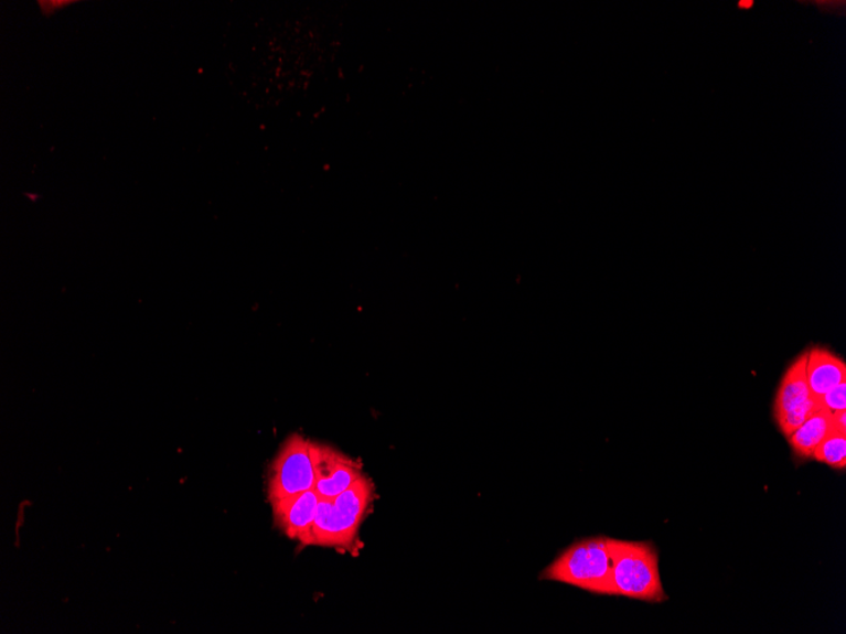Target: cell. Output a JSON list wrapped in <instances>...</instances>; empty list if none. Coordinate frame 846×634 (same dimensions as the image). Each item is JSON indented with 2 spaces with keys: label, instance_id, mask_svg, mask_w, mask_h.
<instances>
[{
  "label": "cell",
  "instance_id": "cell-6",
  "mask_svg": "<svg viewBox=\"0 0 846 634\" xmlns=\"http://www.w3.org/2000/svg\"><path fill=\"white\" fill-rule=\"evenodd\" d=\"M320 495L313 490L271 502L276 525L290 538L310 546Z\"/></svg>",
  "mask_w": 846,
  "mask_h": 634
},
{
  "label": "cell",
  "instance_id": "cell-12",
  "mask_svg": "<svg viewBox=\"0 0 846 634\" xmlns=\"http://www.w3.org/2000/svg\"><path fill=\"white\" fill-rule=\"evenodd\" d=\"M823 408L835 412V410L846 409V382L837 385L823 397L815 398Z\"/></svg>",
  "mask_w": 846,
  "mask_h": 634
},
{
  "label": "cell",
  "instance_id": "cell-5",
  "mask_svg": "<svg viewBox=\"0 0 846 634\" xmlns=\"http://www.w3.org/2000/svg\"><path fill=\"white\" fill-rule=\"evenodd\" d=\"M315 483L320 498H333L352 487L365 474L363 464L332 445L311 441Z\"/></svg>",
  "mask_w": 846,
  "mask_h": 634
},
{
  "label": "cell",
  "instance_id": "cell-1",
  "mask_svg": "<svg viewBox=\"0 0 846 634\" xmlns=\"http://www.w3.org/2000/svg\"><path fill=\"white\" fill-rule=\"evenodd\" d=\"M375 499L377 491L366 475L344 493L333 498H320L310 546L353 551L358 530L373 511Z\"/></svg>",
  "mask_w": 846,
  "mask_h": 634
},
{
  "label": "cell",
  "instance_id": "cell-13",
  "mask_svg": "<svg viewBox=\"0 0 846 634\" xmlns=\"http://www.w3.org/2000/svg\"><path fill=\"white\" fill-rule=\"evenodd\" d=\"M834 430L846 433V409L835 410L832 415Z\"/></svg>",
  "mask_w": 846,
  "mask_h": 634
},
{
  "label": "cell",
  "instance_id": "cell-8",
  "mask_svg": "<svg viewBox=\"0 0 846 634\" xmlns=\"http://www.w3.org/2000/svg\"><path fill=\"white\" fill-rule=\"evenodd\" d=\"M807 357L808 350L803 351L785 370L775 394L774 418L789 412L812 397L806 374Z\"/></svg>",
  "mask_w": 846,
  "mask_h": 634
},
{
  "label": "cell",
  "instance_id": "cell-7",
  "mask_svg": "<svg viewBox=\"0 0 846 634\" xmlns=\"http://www.w3.org/2000/svg\"><path fill=\"white\" fill-rule=\"evenodd\" d=\"M806 374L812 397L820 398L846 382V364L832 350L814 347L808 350Z\"/></svg>",
  "mask_w": 846,
  "mask_h": 634
},
{
  "label": "cell",
  "instance_id": "cell-9",
  "mask_svg": "<svg viewBox=\"0 0 846 634\" xmlns=\"http://www.w3.org/2000/svg\"><path fill=\"white\" fill-rule=\"evenodd\" d=\"M831 410L825 408L816 410L796 432L789 437L791 449L800 459H811L828 433L834 430Z\"/></svg>",
  "mask_w": 846,
  "mask_h": 634
},
{
  "label": "cell",
  "instance_id": "cell-11",
  "mask_svg": "<svg viewBox=\"0 0 846 634\" xmlns=\"http://www.w3.org/2000/svg\"><path fill=\"white\" fill-rule=\"evenodd\" d=\"M822 408L823 407L818 405V401L814 397H811L806 401H803L802 405L789 410V412L775 417L774 419L782 434L785 439H789V437L796 432L799 428L816 412V410Z\"/></svg>",
  "mask_w": 846,
  "mask_h": 634
},
{
  "label": "cell",
  "instance_id": "cell-10",
  "mask_svg": "<svg viewBox=\"0 0 846 634\" xmlns=\"http://www.w3.org/2000/svg\"><path fill=\"white\" fill-rule=\"evenodd\" d=\"M823 462L835 470H845L846 468V433L833 430L826 439L817 445L812 453V458Z\"/></svg>",
  "mask_w": 846,
  "mask_h": 634
},
{
  "label": "cell",
  "instance_id": "cell-4",
  "mask_svg": "<svg viewBox=\"0 0 846 634\" xmlns=\"http://www.w3.org/2000/svg\"><path fill=\"white\" fill-rule=\"evenodd\" d=\"M314 483L311 440L299 433L289 436L270 468V503L311 491Z\"/></svg>",
  "mask_w": 846,
  "mask_h": 634
},
{
  "label": "cell",
  "instance_id": "cell-2",
  "mask_svg": "<svg viewBox=\"0 0 846 634\" xmlns=\"http://www.w3.org/2000/svg\"><path fill=\"white\" fill-rule=\"evenodd\" d=\"M609 548L613 595L647 603L668 601L661 579L660 556L652 542L609 538Z\"/></svg>",
  "mask_w": 846,
  "mask_h": 634
},
{
  "label": "cell",
  "instance_id": "cell-3",
  "mask_svg": "<svg viewBox=\"0 0 846 634\" xmlns=\"http://www.w3.org/2000/svg\"><path fill=\"white\" fill-rule=\"evenodd\" d=\"M609 538L593 537L572 544L546 568L540 579L563 582L598 595H613Z\"/></svg>",
  "mask_w": 846,
  "mask_h": 634
}]
</instances>
